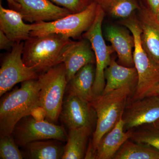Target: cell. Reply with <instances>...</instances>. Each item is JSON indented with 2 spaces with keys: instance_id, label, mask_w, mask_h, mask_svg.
I'll return each instance as SVG.
<instances>
[{
  "instance_id": "3",
  "label": "cell",
  "mask_w": 159,
  "mask_h": 159,
  "mask_svg": "<svg viewBox=\"0 0 159 159\" xmlns=\"http://www.w3.org/2000/svg\"><path fill=\"white\" fill-rule=\"evenodd\" d=\"M134 89L125 86L105 94L97 96L91 105L96 112L97 121L93 139L85 159H95L99 142L103 136L112 129L122 118L129 99Z\"/></svg>"
},
{
  "instance_id": "9",
  "label": "cell",
  "mask_w": 159,
  "mask_h": 159,
  "mask_svg": "<svg viewBox=\"0 0 159 159\" xmlns=\"http://www.w3.org/2000/svg\"><path fill=\"white\" fill-rule=\"evenodd\" d=\"M24 46L22 42L16 43L11 51L3 58L0 69L1 97L19 83L38 79L39 74L23 61Z\"/></svg>"
},
{
  "instance_id": "2",
  "label": "cell",
  "mask_w": 159,
  "mask_h": 159,
  "mask_svg": "<svg viewBox=\"0 0 159 159\" xmlns=\"http://www.w3.org/2000/svg\"><path fill=\"white\" fill-rule=\"evenodd\" d=\"M38 80L22 82L16 89L3 97L0 103V136L11 135L15 127L23 118L30 116L39 108Z\"/></svg>"
},
{
  "instance_id": "19",
  "label": "cell",
  "mask_w": 159,
  "mask_h": 159,
  "mask_svg": "<svg viewBox=\"0 0 159 159\" xmlns=\"http://www.w3.org/2000/svg\"><path fill=\"white\" fill-rule=\"evenodd\" d=\"M96 77V64L90 63L80 69L68 82L69 94L91 102L97 96L93 92Z\"/></svg>"
},
{
  "instance_id": "10",
  "label": "cell",
  "mask_w": 159,
  "mask_h": 159,
  "mask_svg": "<svg viewBox=\"0 0 159 159\" xmlns=\"http://www.w3.org/2000/svg\"><path fill=\"white\" fill-rule=\"evenodd\" d=\"M125 131L159 119V97L146 96L127 102L122 117Z\"/></svg>"
},
{
  "instance_id": "6",
  "label": "cell",
  "mask_w": 159,
  "mask_h": 159,
  "mask_svg": "<svg viewBox=\"0 0 159 159\" xmlns=\"http://www.w3.org/2000/svg\"><path fill=\"white\" fill-rule=\"evenodd\" d=\"M98 4L93 1L85 9L72 13L65 17L50 22L42 21L31 24L30 36L61 34L77 39L87 31L96 18Z\"/></svg>"
},
{
  "instance_id": "7",
  "label": "cell",
  "mask_w": 159,
  "mask_h": 159,
  "mask_svg": "<svg viewBox=\"0 0 159 159\" xmlns=\"http://www.w3.org/2000/svg\"><path fill=\"white\" fill-rule=\"evenodd\" d=\"M105 15L104 11L98 5L93 23L82 34L83 38L89 41L95 54L96 77L93 92L96 96L102 95L103 92L106 84L104 72L110 64L112 54L115 52L111 45L106 43L102 34V25Z\"/></svg>"
},
{
  "instance_id": "13",
  "label": "cell",
  "mask_w": 159,
  "mask_h": 159,
  "mask_svg": "<svg viewBox=\"0 0 159 159\" xmlns=\"http://www.w3.org/2000/svg\"><path fill=\"white\" fill-rule=\"evenodd\" d=\"M137 16L142 29L141 41L143 48L152 58L159 64V23L142 1Z\"/></svg>"
},
{
  "instance_id": "29",
  "label": "cell",
  "mask_w": 159,
  "mask_h": 159,
  "mask_svg": "<svg viewBox=\"0 0 159 159\" xmlns=\"http://www.w3.org/2000/svg\"><path fill=\"white\" fill-rule=\"evenodd\" d=\"M6 1L8 3L9 9L16 11H19L20 6L18 3L16 2L14 0H6Z\"/></svg>"
},
{
  "instance_id": "17",
  "label": "cell",
  "mask_w": 159,
  "mask_h": 159,
  "mask_svg": "<svg viewBox=\"0 0 159 159\" xmlns=\"http://www.w3.org/2000/svg\"><path fill=\"white\" fill-rule=\"evenodd\" d=\"M106 84L102 94L117 89L125 86L135 89L138 75L135 67H128L119 64L112 58L110 64L104 72Z\"/></svg>"
},
{
  "instance_id": "15",
  "label": "cell",
  "mask_w": 159,
  "mask_h": 159,
  "mask_svg": "<svg viewBox=\"0 0 159 159\" xmlns=\"http://www.w3.org/2000/svg\"><path fill=\"white\" fill-rule=\"evenodd\" d=\"M63 63L68 82L84 66L90 63L96 64L95 54L89 41L85 38L78 41H74Z\"/></svg>"
},
{
  "instance_id": "26",
  "label": "cell",
  "mask_w": 159,
  "mask_h": 159,
  "mask_svg": "<svg viewBox=\"0 0 159 159\" xmlns=\"http://www.w3.org/2000/svg\"><path fill=\"white\" fill-rule=\"evenodd\" d=\"M57 6L69 10L71 13L81 12L86 9L93 0H50Z\"/></svg>"
},
{
  "instance_id": "18",
  "label": "cell",
  "mask_w": 159,
  "mask_h": 159,
  "mask_svg": "<svg viewBox=\"0 0 159 159\" xmlns=\"http://www.w3.org/2000/svg\"><path fill=\"white\" fill-rule=\"evenodd\" d=\"M122 118L115 126L105 134L97 146L95 159H111L127 140L130 139V130H124Z\"/></svg>"
},
{
  "instance_id": "24",
  "label": "cell",
  "mask_w": 159,
  "mask_h": 159,
  "mask_svg": "<svg viewBox=\"0 0 159 159\" xmlns=\"http://www.w3.org/2000/svg\"><path fill=\"white\" fill-rule=\"evenodd\" d=\"M129 140L159 150V123L145 124L130 130Z\"/></svg>"
},
{
  "instance_id": "20",
  "label": "cell",
  "mask_w": 159,
  "mask_h": 159,
  "mask_svg": "<svg viewBox=\"0 0 159 159\" xmlns=\"http://www.w3.org/2000/svg\"><path fill=\"white\" fill-rule=\"evenodd\" d=\"M92 129L90 127L70 129L62 159H85L87 143Z\"/></svg>"
},
{
  "instance_id": "1",
  "label": "cell",
  "mask_w": 159,
  "mask_h": 159,
  "mask_svg": "<svg viewBox=\"0 0 159 159\" xmlns=\"http://www.w3.org/2000/svg\"><path fill=\"white\" fill-rule=\"evenodd\" d=\"M74 42L70 38L55 33L30 36L24 43L23 61L39 75L63 63Z\"/></svg>"
},
{
  "instance_id": "30",
  "label": "cell",
  "mask_w": 159,
  "mask_h": 159,
  "mask_svg": "<svg viewBox=\"0 0 159 159\" xmlns=\"http://www.w3.org/2000/svg\"><path fill=\"white\" fill-rule=\"evenodd\" d=\"M153 96L159 97V83L147 96Z\"/></svg>"
},
{
  "instance_id": "14",
  "label": "cell",
  "mask_w": 159,
  "mask_h": 159,
  "mask_svg": "<svg viewBox=\"0 0 159 159\" xmlns=\"http://www.w3.org/2000/svg\"><path fill=\"white\" fill-rule=\"evenodd\" d=\"M104 35L116 53L119 64L128 67H134V39L129 30L116 25H109L105 27Z\"/></svg>"
},
{
  "instance_id": "11",
  "label": "cell",
  "mask_w": 159,
  "mask_h": 159,
  "mask_svg": "<svg viewBox=\"0 0 159 159\" xmlns=\"http://www.w3.org/2000/svg\"><path fill=\"white\" fill-rule=\"evenodd\" d=\"M95 115L89 102L71 94L63 101L60 114L62 122L69 130L83 127L93 128Z\"/></svg>"
},
{
  "instance_id": "8",
  "label": "cell",
  "mask_w": 159,
  "mask_h": 159,
  "mask_svg": "<svg viewBox=\"0 0 159 159\" xmlns=\"http://www.w3.org/2000/svg\"><path fill=\"white\" fill-rule=\"evenodd\" d=\"M29 116L23 118L16 124L12 133L18 146L24 147L30 142L40 140L67 141L68 135L61 126L43 119Z\"/></svg>"
},
{
  "instance_id": "23",
  "label": "cell",
  "mask_w": 159,
  "mask_h": 159,
  "mask_svg": "<svg viewBox=\"0 0 159 159\" xmlns=\"http://www.w3.org/2000/svg\"><path fill=\"white\" fill-rule=\"evenodd\" d=\"M113 159H159V150L129 139L123 144Z\"/></svg>"
},
{
  "instance_id": "25",
  "label": "cell",
  "mask_w": 159,
  "mask_h": 159,
  "mask_svg": "<svg viewBox=\"0 0 159 159\" xmlns=\"http://www.w3.org/2000/svg\"><path fill=\"white\" fill-rule=\"evenodd\" d=\"M18 146L12 135L1 137L0 159H23L22 152L20 151Z\"/></svg>"
},
{
  "instance_id": "16",
  "label": "cell",
  "mask_w": 159,
  "mask_h": 159,
  "mask_svg": "<svg viewBox=\"0 0 159 159\" xmlns=\"http://www.w3.org/2000/svg\"><path fill=\"white\" fill-rule=\"evenodd\" d=\"M18 11L4 8L0 4V30L14 43L26 41L30 37L31 24H25Z\"/></svg>"
},
{
  "instance_id": "32",
  "label": "cell",
  "mask_w": 159,
  "mask_h": 159,
  "mask_svg": "<svg viewBox=\"0 0 159 159\" xmlns=\"http://www.w3.org/2000/svg\"><path fill=\"white\" fill-rule=\"evenodd\" d=\"M156 122H157V123H159V119Z\"/></svg>"
},
{
  "instance_id": "28",
  "label": "cell",
  "mask_w": 159,
  "mask_h": 159,
  "mask_svg": "<svg viewBox=\"0 0 159 159\" xmlns=\"http://www.w3.org/2000/svg\"><path fill=\"white\" fill-rule=\"evenodd\" d=\"M145 1L146 2L145 6L148 7V9L155 16L156 15L159 8V0H145Z\"/></svg>"
},
{
  "instance_id": "4",
  "label": "cell",
  "mask_w": 159,
  "mask_h": 159,
  "mask_svg": "<svg viewBox=\"0 0 159 159\" xmlns=\"http://www.w3.org/2000/svg\"><path fill=\"white\" fill-rule=\"evenodd\" d=\"M135 14L121 21L134 37V61L138 75L136 87L128 102L146 97L159 83V64L149 56L142 46V29Z\"/></svg>"
},
{
  "instance_id": "21",
  "label": "cell",
  "mask_w": 159,
  "mask_h": 159,
  "mask_svg": "<svg viewBox=\"0 0 159 159\" xmlns=\"http://www.w3.org/2000/svg\"><path fill=\"white\" fill-rule=\"evenodd\" d=\"M105 15L114 19L123 20L130 17L139 10L140 0H93Z\"/></svg>"
},
{
  "instance_id": "12",
  "label": "cell",
  "mask_w": 159,
  "mask_h": 159,
  "mask_svg": "<svg viewBox=\"0 0 159 159\" xmlns=\"http://www.w3.org/2000/svg\"><path fill=\"white\" fill-rule=\"evenodd\" d=\"M20 5L19 12L25 21L50 22L72 14L67 9L55 5L50 0H14Z\"/></svg>"
},
{
  "instance_id": "31",
  "label": "cell",
  "mask_w": 159,
  "mask_h": 159,
  "mask_svg": "<svg viewBox=\"0 0 159 159\" xmlns=\"http://www.w3.org/2000/svg\"><path fill=\"white\" fill-rule=\"evenodd\" d=\"M156 18L158 23H159V8L157 12L156 15L155 16Z\"/></svg>"
},
{
  "instance_id": "5",
  "label": "cell",
  "mask_w": 159,
  "mask_h": 159,
  "mask_svg": "<svg viewBox=\"0 0 159 159\" xmlns=\"http://www.w3.org/2000/svg\"><path fill=\"white\" fill-rule=\"evenodd\" d=\"M39 107L49 122H57L61 112L67 85L64 63L60 64L40 74Z\"/></svg>"
},
{
  "instance_id": "22",
  "label": "cell",
  "mask_w": 159,
  "mask_h": 159,
  "mask_svg": "<svg viewBox=\"0 0 159 159\" xmlns=\"http://www.w3.org/2000/svg\"><path fill=\"white\" fill-rule=\"evenodd\" d=\"M24 147L31 159H62L65 148L57 142L43 140L30 142Z\"/></svg>"
},
{
  "instance_id": "27",
  "label": "cell",
  "mask_w": 159,
  "mask_h": 159,
  "mask_svg": "<svg viewBox=\"0 0 159 159\" xmlns=\"http://www.w3.org/2000/svg\"><path fill=\"white\" fill-rule=\"evenodd\" d=\"M16 43L9 39V38L0 30V49L9 50L12 49Z\"/></svg>"
}]
</instances>
